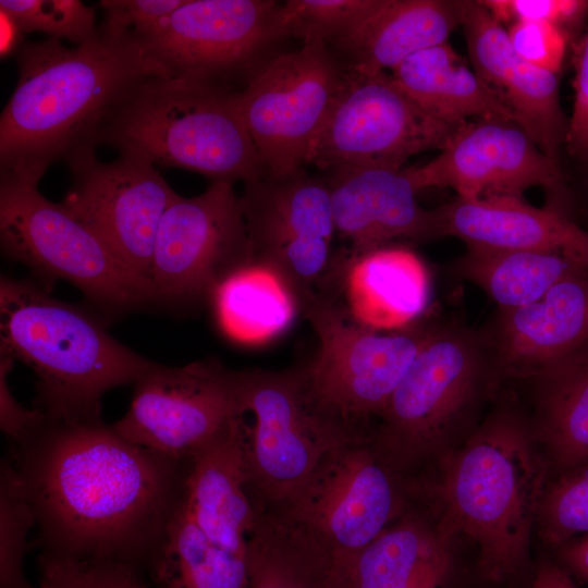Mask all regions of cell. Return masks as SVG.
Returning <instances> with one entry per match:
<instances>
[{
    "label": "cell",
    "mask_w": 588,
    "mask_h": 588,
    "mask_svg": "<svg viewBox=\"0 0 588 588\" xmlns=\"http://www.w3.org/2000/svg\"><path fill=\"white\" fill-rule=\"evenodd\" d=\"M7 455L52 555L151 565L184 497L185 462L127 441L101 417L45 416Z\"/></svg>",
    "instance_id": "obj_1"
},
{
    "label": "cell",
    "mask_w": 588,
    "mask_h": 588,
    "mask_svg": "<svg viewBox=\"0 0 588 588\" xmlns=\"http://www.w3.org/2000/svg\"><path fill=\"white\" fill-rule=\"evenodd\" d=\"M13 57L19 79L0 115V177L33 184L52 163L96 152L102 124L125 95L166 76L130 34L99 32L73 47L57 38L26 41Z\"/></svg>",
    "instance_id": "obj_2"
},
{
    "label": "cell",
    "mask_w": 588,
    "mask_h": 588,
    "mask_svg": "<svg viewBox=\"0 0 588 588\" xmlns=\"http://www.w3.org/2000/svg\"><path fill=\"white\" fill-rule=\"evenodd\" d=\"M530 420L500 404L444 462L437 494L440 530L462 534L478 549V569L500 583L522 571L529 555L548 463L538 453Z\"/></svg>",
    "instance_id": "obj_3"
},
{
    "label": "cell",
    "mask_w": 588,
    "mask_h": 588,
    "mask_svg": "<svg viewBox=\"0 0 588 588\" xmlns=\"http://www.w3.org/2000/svg\"><path fill=\"white\" fill-rule=\"evenodd\" d=\"M0 335V351L34 370L35 408L53 419L101 417L102 395L134 383L155 364L30 280L1 277Z\"/></svg>",
    "instance_id": "obj_4"
},
{
    "label": "cell",
    "mask_w": 588,
    "mask_h": 588,
    "mask_svg": "<svg viewBox=\"0 0 588 588\" xmlns=\"http://www.w3.org/2000/svg\"><path fill=\"white\" fill-rule=\"evenodd\" d=\"M236 91L198 81L147 77L112 110L97 144L152 166L194 171L211 182L255 181L265 171Z\"/></svg>",
    "instance_id": "obj_5"
},
{
    "label": "cell",
    "mask_w": 588,
    "mask_h": 588,
    "mask_svg": "<svg viewBox=\"0 0 588 588\" xmlns=\"http://www.w3.org/2000/svg\"><path fill=\"white\" fill-rule=\"evenodd\" d=\"M498 380L483 328L437 320L379 417L382 450L403 465L430 454L471 421Z\"/></svg>",
    "instance_id": "obj_6"
},
{
    "label": "cell",
    "mask_w": 588,
    "mask_h": 588,
    "mask_svg": "<svg viewBox=\"0 0 588 588\" xmlns=\"http://www.w3.org/2000/svg\"><path fill=\"white\" fill-rule=\"evenodd\" d=\"M248 491L286 506L336 449L359 440L315 400L303 368L234 371Z\"/></svg>",
    "instance_id": "obj_7"
},
{
    "label": "cell",
    "mask_w": 588,
    "mask_h": 588,
    "mask_svg": "<svg viewBox=\"0 0 588 588\" xmlns=\"http://www.w3.org/2000/svg\"><path fill=\"white\" fill-rule=\"evenodd\" d=\"M0 240L4 254L29 268L47 291L68 281L108 316L154 303L148 286L38 184L0 177Z\"/></svg>",
    "instance_id": "obj_8"
},
{
    "label": "cell",
    "mask_w": 588,
    "mask_h": 588,
    "mask_svg": "<svg viewBox=\"0 0 588 588\" xmlns=\"http://www.w3.org/2000/svg\"><path fill=\"white\" fill-rule=\"evenodd\" d=\"M240 197L253 262L282 283L297 309L314 297L341 298L347 254L334 246L336 230L326 181L303 169L264 175L245 183Z\"/></svg>",
    "instance_id": "obj_9"
},
{
    "label": "cell",
    "mask_w": 588,
    "mask_h": 588,
    "mask_svg": "<svg viewBox=\"0 0 588 588\" xmlns=\"http://www.w3.org/2000/svg\"><path fill=\"white\" fill-rule=\"evenodd\" d=\"M298 311L318 339L315 357L303 367L310 393L350 427L357 419L380 417L437 321L427 314L402 329L376 330L330 297L310 298Z\"/></svg>",
    "instance_id": "obj_10"
},
{
    "label": "cell",
    "mask_w": 588,
    "mask_h": 588,
    "mask_svg": "<svg viewBox=\"0 0 588 588\" xmlns=\"http://www.w3.org/2000/svg\"><path fill=\"white\" fill-rule=\"evenodd\" d=\"M346 72L328 45L313 42L261 63L237 89L265 175H289L307 163Z\"/></svg>",
    "instance_id": "obj_11"
},
{
    "label": "cell",
    "mask_w": 588,
    "mask_h": 588,
    "mask_svg": "<svg viewBox=\"0 0 588 588\" xmlns=\"http://www.w3.org/2000/svg\"><path fill=\"white\" fill-rule=\"evenodd\" d=\"M461 127L421 110L391 74L347 68L307 163L322 170L402 169L415 155L442 150Z\"/></svg>",
    "instance_id": "obj_12"
},
{
    "label": "cell",
    "mask_w": 588,
    "mask_h": 588,
    "mask_svg": "<svg viewBox=\"0 0 588 588\" xmlns=\"http://www.w3.org/2000/svg\"><path fill=\"white\" fill-rule=\"evenodd\" d=\"M252 262L241 197L232 182H211L191 198L177 194L156 236L154 303L179 308L210 302L225 278Z\"/></svg>",
    "instance_id": "obj_13"
},
{
    "label": "cell",
    "mask_w": 588,
    "mask_h": 588,
    "mask_svg": "<svg viewBox=\"0 0 588 588\" xmlns=\"http://www.w3.org/2000/svg\"><path fill=\"white\" fill-rule=\"evenodd\" d=\"M281 2L273 0H186L172 14L134 37L167 77L234 89L272 42L283 38Z\"/></svg>",
    "instance_id": "obj_14"
},
{
    "label": "cell",
    "mask_w": 588,
    "mask_h": 588,
    "mask_svg": "<svg viewBox=\"0 0 588 588\" xmlns=\"http://www.w3.org/2000/svg\"><path fill=\"white\" fill-rule=\"evenodd\" d=\"M399 507V494L389 470L369 448L356 440L336 449L320 464L287 505V524L314 549L320 584L328 569L389 527Z\"/></svg>",
    "instance_id": "obj_15"
},
{
    "label": "cell",
    "mask_w": 588,
    "mask_h": 588,
    "mask_svg": "<svg viewBox=\"0 0 588 588\" xmlns=\"http://www.w3.org/2000/svg\"><path fill=\"white\" fill-rule=\"evenodd\" d=\"M68 167L73 182L60 204L90 228L151 292L157 232L177 194L155 166L127 155L103 162L91 152Z\"/></svg>",
    "instance_id": "obj_16"
},
{
    "label": "cell",
    "mask_w": 588,
    "mask_h": 588,
    "mask_svg": "<svg viewBox=\"0 0 588 588\" xmlns=\"http://www.w3.org/2000/svg\"><path fill=\"white\" fill-rule=\"evenodd\" d=\"M133 384L130 408L113 428L176 462H186L237 415L234 370L216 358L180 367L155 363Z\"/></svg>",
    "instance_id": "obj_17"
},
{
    "label": "cell",
    "mask_w": 588,
    "mask_h": 588,
    "mask_svg": "<svg viewBox=\"0 0 588 588\" xmlns=\"http://www.w3.org/2000/svg\"><path fill=\"white\" fill-rule=\"evenodd\" d=\"M405 172L418 192L451 188L463 199L523 197L537 186L553 198L565 195L558 159L544 154L517 122L506 119L468 122L431 161Z\"/></svg>",
    "instance_id": "obj_18"
},
{
    "label": "cell",
    "mask_w": 588,
    "mask_h": 588,
    "mask_svg": "<svg viewBox=\"0 0 588 588\" xmlns=\"http://www.w3.org/2000/svg\"><path fill=\"white\" fill-rule=\"evenodd\" d=\"M486 331L500 379L528 380L588 363V268L554 285L541 298L498 309Z\"/></svg>",
    "instance_id": "obj_19"
},
{
    "label": "cell",
    "mask_w": 588,
    "mask_h": 588,
    "mask_svg": "<svg viewBox=\"0 0 588 588\" xmlns=\"http://www.w3.org/2000/svg\"><path fill=\"white\" fill-rule=\"evenodd\" d=\"M324 181L336 235L350 245V257L441 237L437 209L418 203L405 169L340 168Z\"/></svg>",
    "instance_id": "obj_20"
},
{
    "label": "cell",
    "mask_w": 588,
    "mask_h": 588,
    "mask_svg": "<svg viewBox=\"0 0 588 588\" xmlns=\"http://www.w3.org/2000/svg\"><path fill=\"white\" fill-rule=\"evenodd\" d=\"M461 27L475 72L540 149L556 159L568 128L560 103L559 74L522 60L504 26L479 1H466Z\"/></svg>",
    "instance_id": "obj_21"
},
{
    "label": "cell",
    "mask_w": 588,
    "mask_h": 588,
    "mask_svg": "<svg viewBox=\"0 0 588 588\" xmlns=\"http://www.w3.org/2000/svg\"><path fill=\"white\" fill-rule=\"evenodd\" d=\"M436 209L440 236L469 248L554 252L588 264V230L553 201L539 208L523 197H455Z\"/></svg>",
    "instance_id": "obj_22"
},
{
    "label": "cell",
    "mask_w": 588,
    "mask_h": 588,
    "mask_svg": "<svg viewBox=\"0 0 588 588\" xmlns=\"http://www.w3.org/2000/svg\"><path fill=\"white\" fill-rule=\"evenodd\" d=\"M184 504L217 544L248 555L259 516L248 491L236 415L185 462Z\"/></svg>",
    "instance_id": "obj_23"
},
{
    "label": "cell",
    "mask_w": 588,
    "mask_h": 588,
    "mask_svg": "<svg viewBox=\"0 0 588 588\" xmlns=\"http://www.w3.org/2000/svg\"><path fill=\"white\" fill-rule=\"evenodd\" d=\"M467 0H379L331 46L347 68L380 73L405 59L448 41L461 26Z\"/></svg>",
    "instance_id": "obj_24"
},
{
    "label": "cell",
    "mask_w": 588,
    "mask_h": 588,
    "mask_svg": "<svg viewBox=\"0 0 588 588\" xmlns=\"http://www.w3.org/2000/svg\"><path fill=\"white\" fill-rule=\"evenodd\" d=\"M341 297L360 323L376 330H397L427 315L430 278L411 248L390 245L348 256Z\"/></svg>",
    "instance_id": "obj_25"
},
{
    "label": "cell",
    "mask_w": 588,
    "mask_h": 588,
    "mask_svg": "<svg viewBox=\"0 0 588 588\" xmlns=\"http://www.w3.org/2000/svg\"><path fill=\"white\" fill-rule=\"evenodd\" d=\"M449 543L439 526L405 518L328 569L319 588H416L449 566Z\"/></svg>",
    "instance_id": "obj_26"
},
{
    "label": "cell",
    "mask_w": 588,
    "mask_h": 588,
    "mask_svg": "<svg viewBox=\"0 0 588 588\" xmlns=\"http://www.w3.org/2000/svg\"><path fill=\"white\" fill-rule=\"evenodd\" d=\"M391 76L421 110L444 123L463 126L481 119L515 121L448 41L412 54L391 71Z\"/></svg>",
    "instance_id": "obj_27"
},
{
    "label": "cell",
    "mask_w": 588,
    "mask_h": 588,
    "mask_svg": "<svg viewBox=\"0 0 588 588\" xmlns=\"http://www.w3.org/2000/svg\"><path fill=\"white\" fill-rule=\"evenodd\" d=\"M587 268L588 264L562 253L469 247L451 266L456 277L479 287L498 309L531 304Z\"/></svg>",
    "instance_id": "obj_28"
},
{
    "label": "cell",
    "mask_w": 588,
    "mask_h": 588,
    "mask_svg": "<svg viewBox=\"0 0 588 588\" xmlns=\"http://www.w3.org/2000/svg\"><path fill=\"white\" fill-rule=\"evenodd\" d=\"M534 387L529 419L556 474L588 462V363L525 380Z\"/></svg>",
    "instance_id": "obj_29"
},
{
    "label": "cell",
    "mask_w": 588,
    "mask_h": 588,
    "mask_svg": "<svg viewBox=\"0 0 588 588\" xmlns=\"http://www.w3.org/2000/svg\"><path fill=\"white\" fill-rule=\"evenodd\" d=\"M150 567L161 588H249L248 555L210 540L188 514L184 500L172 514Z\"/></svg>",
    "instance_id": "obj_30"
},
{
    "label": "cell",
    "mask_w": 588,
    "mask_h": 588,
    "mask_svg": "<svg viewBox=\"0 0 588 588\" xmlns=\"http://www.w3.org/2000/svg\"><path fill=\"white\" fill-rule=\"evenodd\" d=\"M210 302L222 330L236 341L252 344L284 332L298 311L282 283L255 262L225 278Z\"/></svg>",
    "instance_id": "obj_31"
},
{
    "label": "cell",
    "mask_w": 588,
    "mask_h": 588,
    "mask_svg": "<svg viewBox=\"0 0 588 588\" xmlns=\"http://www.w3.org/2000/svg\"><path fill=\"white\" fill-rule=\"evenodd\" d=\"M249 588H318L307 549L289 524L259 522L249 538Z\"/></svg>",
    "instance_id": "obj_32"
},
{
    "label": "cell",
    "mask_w": 588,
    "mask_h": 588,
    "mask_svg": "<svg viewBox=\"0 0 588 588\" xmlns=\"http://www.w3.org/2000/svg\"><path fill=\"white\" fill-rule=\"evenodd\" d=\"M33 526L34 512L11 460L4 455L0 463V588H32L23 561Z\"/></svg>",
    "instance_id": "obj_33"
},
{
    "label": "cell",
    "mask_w": 588,
    "mask_h": 588,
    "mask_svg": "<svg viewBox=\"0 0 588 588\" xmlns=\"http://www.w3.org/2000/svg\"><path fill=\"white\" fill-rule=\"evenodd\" d=\"M536 529L541 540L552 548L588 534V462L556 474L547 482Z\"/></svg>",
    "instance_id": "obj_34"
},
{
    "label": "cell",
    "mask_w": 588,
    "mask_h": 588,
    "mask_svg": "<svg viewBox=\"0 0 588 588\" xmlns=\"http://www.w3.org/2000/svg\"><path fill=\"white\" fill-rule=\"evenodd\" d=\"M379 0H287L281 2L279 26L282 37H295L304 45H331L363 17Z\"/></svg>",
    "instance_id": "obj_35"
},
{
    "label": "cell",
    "mask_w": 588,
    "mask_h": 588,
    "mask_svg": "<svg viewBox=\"0 0 588 588\" xmlns=\"http://www.w3.org/2000/svg\"><path fill=\"white\" fill-rule=\"evenodd\" d=\"M0 12L10 16L23 34L39 32L48 38L68 39L74 46L99 37L95 8L79 0H1Z\"/></svg>",
    "instance_id": "obj_36"
},
{
    "label": "cell",
    "mask_w": 588,
    "mask_h": 588,
    "mask_svg": "<svg viewBox=\"0 0 588 588\" xmlns=\"http://www.w3.org/2000/svg\"><path fill=\"white\" fill-rule=\"evenodd\" d=\"M38 588H147L138 566L115 560L75 559L41 552Z\"/></svg>",
    "instance_id": "obj_37"
},
{
    "label": "cell",
    "mask_w": 588,
    "mask_h": 588,
    "mask_svg": "<svg viewBox=\"0 0 588 588\" xmlns=\"http://www.w3.org/2000/svg\"><path fill=\"white\" fill-rule=\"evenodd\" d=\"M500 24L520 21L550 23L569 37L588 13L585 0H479Z\"/></svg>",
    "instance_id": "obj_38"
},
{
    "label": "cell",
    "mask_w": 588,
    "mask_h": 588,
    "mask_svg": "<svg viewBox=\"0 0 588 588\" xmlns=\"http://www.w3.org/2000/svg\"><path fill=\"white\" fill-rule=\"evenodd\" d=\"M514 52L532 66L559 74L569 36L561 28L537 21H520L506 29Z\"/></svg>",
    "instance_id": "obj_39"
},
{
    "label": "cell",
    "mask_w": 588,
    "mask_h": 588,
    "mask_svg": "<svg viewBox=\"0 0 588 588\" xmlns=\"http://www.w3.org/2000/svg\"><path fill=\"white\" fill-rule=\"evenodd\" d=\"M186 0H102L103 23L99 32L109 36L137 37L161 19L172 14Z\"/></svg>",
    "instance_id": "obj_40"
},
{
    "label": "cell",
    "mask_w": 588,
    "mask_h": 588,
    "mask_svg": "<svg viewBox=\"0 0 588 588\" xmlns=\"http://www.w3.org/2000/svg\"><path fill=\"white\" fill-rule=\"evenodd\" d=\"M574 103L565 145L571 155L588 161V29L574 54Z\"/></svg>",
    "instance_id": "obj_41"
},
{
    "label": "cell",
    "mask_w": 588,
    "mask_h": 588,
    "mask_svg": "<svg viewBox=\"0 0 588 588\" xmlns=\"http://www.w3.org/2000/svg\"><path fill=\"white\" fill-rule=\"evenodd\" d=\"M14 360L11 355L0 351V427L11 443L24 439L45 418L40 411L23 407L13 396L8 384V376Z\"/></svg>",
    "instance_id": "obj_42"
},
{
    "label": "cell",
    "mask_w": 588,
    "mask_h": 588,
    "mask_svg": "<svg viewBox=\"0 0 588 588\" xmlns=\"http://www.w3.org/2000/svg\"><path fill=\"white\" fill-rule=\"evenodd\" d=\"M555 549L556 563L574 579L588 585V534L569 539Z\"/></svg>",
    "instance_id": "obj_43"
},
{
    "label": "cell",
    "mask_w": 588,
    "mask_h": 588,
    "mask_svg": "<svg viewBox=\"0 0 588 588\" xmlns=\"http://www.w3.org/2000/svg\"><path fill=\"white\" fill-rule=\"evenodd\" d=\"M527 588H579L575 579L558 563H542Z\"/></svg>",
    "instance_id": "obj_44"
},
{
    "label": "cell",
    "mask_w": 588,
    "mask_h": 588,
    "mask_svg": "<svg viewBox=\"0 0 588 588\" xmlns=\"http://www.w3.org/2000/svg\"><path fill=\"white\" fill-rule=\"evenodd\" d=\"M1 14V57L14 56L23 41V33L15 22L7 14Z\"/></svg>",
    "instance_id": "obj_45"
},
{
    "label": "cell",
    "mask_w": 588,
    "mask_h": 588,
    "mask_svg": "<svg viewBox=\"0 0 588 588\" xmlns=\"http://www.w3.org/2000/svg\"><path fill=\"white\" fill-rule=\"evenodd\" d=\"M449 566L441 567L431 573L416 588H441L446 576Z\"/></svg>",
    "instance_id": "obj_46"
}]
</instances>
